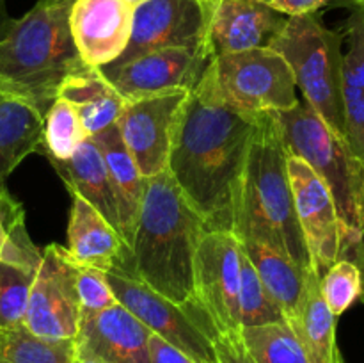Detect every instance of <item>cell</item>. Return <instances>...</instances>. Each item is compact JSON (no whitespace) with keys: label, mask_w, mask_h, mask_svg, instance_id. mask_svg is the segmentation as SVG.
Returning a JSON list of instances; mask_svg holds the SVG:
<instances>
[{"label":"cell","mask_w":364,"mask_h":363,"mask_svg":"<svg viewBox=\"0 0 364 363\" xmlns=\"http://www.w3.org/2000/svg\"><path fill=\"white\" fill-rule=\"evenodd\" d=\"M77 363H96V362H95V359H91V358H84V356L77 354Z\"/></svg>","instance_id":"41"},{"label":"cell","mask_w":364,"mask_h":363,"mask_svg":"<svg viewBox=\"0 0 364 363\" xmlns=\"http://www.w3.org/2000/svg\"><path fill=\"white\" fill-rule=\"evenodd\" d=\"M36 270L0 262V333L21 326Z\"/></svg>","instance_id":"31"},{"label":"cell","mask_w":364,"mask_h":363,"mask_svg":"<svg viewBox=\"0 0 364 363\" xmlns=\"http://www.w3.org/2000/svg\"><path fill=\"white\" fill-rule=\"evenodd\" d=\"M206 224L167 171L146 178L135 226L134 278L151 290L187 305L194 299V260Z\"/></svg>","instance_id":"2"},{"label":"cell","mask_w":364,"mask_h":363,"mask_svg":"<svg viewBox=\"0 0 364 363\" xmlns=\"http://www.w3.org/2000/svg\"><path fill=\"white\" fill-rule=\"evenodd\" d=\"M187 95V89H178L124 102L116 127L144 178L167 171L174 128Z\"/></svg>","instance_id":"11"},{"label":"cell","mask_w":364,"mask_h":363,"mask_svg":"<svg viewBox=\"0 0 364 363\" xmlns=\"http://www.w3.org/2000/svg\"><path fill=\"white\" fill-rule=\"evenodd\" d=\"M43 249L32 242L25 226V210L9 191L0 196V262L38 270Z\"/></svg>","instance_id":"28"},{"label":"cell","mask_w":364,"mask_h":363,"mask_svg":"<svg viewBox=\"0 0 364 363\" xmlns=\"http://www.w3.org/2000/svg\"><path fill=\"white\" fill-rule=\"evenodd\" d=\"M288 152L272 112L262 114L249 144L233 210L235 237H256L290 256L304 273L311 256L295 214Z\"/></svg>","instance_id":"3"},{"label":"cell","mask_w":364,"mask_h":363,"mask_svg":"<svg viewBox=\"0 0 364 363\" xmlns=\"http://www.w3.org/2000/svg\"><path fill=\"white\" fill-rule=\"evenodd\" d=\"M48 160L60 180L64 182L68 191L71 194L80 196L89 205L95 206L119 231L116 199H114L112 189H110L109 177H107L105 162H103V157L96 142L87 137L68 159Z\"/></svg>","instance_id":"20"},{"label":"cell","mask_w":364,"mask_h":363,"mask_svg":"<svg viewBox=\"0 0 364 363\" xmlns=\"http://www.w3.org/2000/svg\"><path fill=\"white\" fill-rule=\"evenodd\" d=\"M240 255L233 231L206 230L194 260V299L219 333L240 331Z\"/></svg>","instance_id":"10"},{"label":"cell","mask_w":364,"mask_h":363,"mask_svg":"<svg viewBox=\"0 0 364 363\" xmlns=\"http://www.w3.org/2000/svg\"><path fill=\"white\" fill-rule=\"evenodd\" d=\"M323 301L336 317L347 312L363 295L361 270L354 262L341 258L334 262L320 278Z\"/></svg>","instance_id":"32"},{"label":"cell","mask_w":364,"mask_h":363,"mask_svg":"<svg viewBox=\"0 0 364 363\" xmlns=\"http://www.w3.org/2000/svg\"><path fill=\"white\" fill-rule=\"evenodd\" d=\"M128 4H130L132 7H137V6H141L142 2H146V0H127Z\"/></svg>","instance_id":"42"},{"label":"cell","mask_w":364,"mask_h":363,"mask_svg":"<svg viewBox=\"0 0 364 363\" xmlns=\"http://www.w3.org/2000/svg\"><path fill=\"white\" fill-rule=\"evenodd\" d=\"M201 78L223 102L252 116L283 112L299 103L294 73L272 48L213 57Z\"/></svg>","instance_id":"7"},{"label":"cell","mask_w":364,"mask_h":363,"mask_svg":"<svg viewBox=\"0 0 364 363\" xmlns=\"http://www.w3.org/2000/svg\"><path fill=\"white\" fill-rule=\"evenodd\" d=\"M11 21H13V18L7 14V9H6V0H0V39L4 38V34L7 32V28H9Z\"/></svg>","instance_id":"38"},{"label":"cell","mask_w":364,"mask_h":363,"mask_svg":"<svg viewBox=\"0 0 364 363\" xmlns=\"http://www.w3.org/2000/svg\"><path fill=\"white\" fill-rule=\"evenodd\" d=\"M107 281L117 302L130 310L153 335L191 356L196 363H219L213 340L187 310L174 305L137 278L109 270Z\"/></svg>","instance_id":"9"},{"label":"cell","mask_w":364,"mask_h":363,"mask_svg":"<svg viewBox=\"0 0 364 363\" xmlns=\"http://www.w3.org/2000/svg\"><path fill=\"white\" fill-rule=\"evenodd\" d=\"M149 354H151V363H196L191 356L173 347L156 335H151L149 338Z\"/></svg>","instance_id":"35"},{"label":"cell","mask_w":364,"mask_h":363,"mask_svg":"<svg viewBox=\"0 0 364 363\" xmlns=\"http://www.w3.org/2000/svg\"><path fill=\"white\" fill-rule=\"evenodd\" d=\"M348 48L343 53V107L347 142L364 162V6H350Z\"/></svg>","instance_id":"25"},{"label":"cell","mask_w":364,"mask_h":363,"mask_svg":"<svg viewBox=\"0 0 364 363\" xmlns=\"http://www.w3.org/2000/svg\"><path fill=\"white\" fill-rule=\"evenodd\" d=\"M77 292L82 313H92L114 306L117 302L114 290L107 281L105 270L78 263Z\"/></svg>","instance_id":"33"},{"label":"cell","mask_w":364,"mask_h":363,"mask_svg":"<svg viewBox=\"0 0 364 363\" xmlns=\"http://www.w3.org/2000/svg\"><path fill=\"white\" fill-rule=\"evenodd\" d=\"M327 2H331V0H269L270 6L276 7L277 11H281L287 16L316 13Z\"/></svg>","instance_id":"36"},{"label":"cell","mask_w":364,"mask_h":363,"mask_svg":"<svg viewBox=\"0 0 364 363\" xmlns=\"http://www.w3.org/2000/svg\"><path fill=\"white\" fill-rule=\"evenodd\" d=\"M272 114L288 155L304 160L333 196L343 230V258L364 233V162L306 102Z\"/></svg>","instance_id":"5"},{"label":"cell","mask_w":364,"mask_h":363,"mask_svg":"<svg viewBox=\"0 0 364 363\" xmlns=\"http://www.w3.org/2000/svg\"><path fill=\"white\" fill-rule=\"evenodd\" d=\"M134 7L127 0H75L70 31L85 66L114 63L130 41Z\"/></svg>","instance_id":"17"},{"label":"cell","mask_w":364,"mask_h":363,"mask_svg":"<svg viewBox=\"0 0 364 363\" xmlns=\"http://www.w3.org/2000/svg\"><path fill=\"white\" fill-rule=\"evenodd\" d=\"M267 2H269V0H267Z\"/></svg>","instance_id":"44"},{"label":"cell","mask_w":364,"mask_h":363,"mask_svg":"<svg viewBox=\"0 0 364 363\" xmlns=\"http://www.w3.org/2000/svg\"><path fill=\"white\" fill-rule=\"evenodd\" d=\"M301 338L311 363H343L336 344V315L323 301L320 276L313 269L306 274L304 294L297 313L287 320Z\"/></svg>","instance_id":"22"},{"label":"cell","mask_w":364,"mask_h":363,"mask_svg":"<svg viewBox=\"0 0 364 363\" xmlns=\"http://www.w3.org/2000/svg\"><path fill=\"white\" fill-rule=\"evenodd\" d=\"M87 137V132L73 105L66 100L57 98L45 114L43 144L39 152L46 159L64 160L73 155L75 149Z\"/></svg>","instance_id":"29"},{"label":"cell","mask_w":364,"mask_h":363,"mask_svg":"<svg viewBox=\"0 0 364 363\" xmlns=\"http://www.w3.org/2000/svg\"><path fill=\"white\" fill-rule=\"evenodd\" d=\"M57 98L73 105L89 137L116 125L124 100L100 68L85 66L63 82Z\"/></svg>","instance_id":"21"},{"label":"cell","mask_w":364,"mask_h":363,"mask_svg":"<svg viewBox=\"0 0 364 363\" xmlns=\"http://www.w3.org/2000/svg\"><path fill=\"white\" fill-rule=\"evenodd\" d=\"M6 191H7V187H6V185H0V196H2L4 192H6Z\"/></svg>","instance_id":"43"},{"label":"cell","mask_w":364,"mask_h":363,"mask_svg":"<svg viewBox=\"0 0 364 363\" xmlns=\"http://www.w3.org/2000/svg\"><path fill=\"white\" fill-rule=\"evenodd\" d=\"M0 363H77L71 338H43L21 326L0 333Z\"/></svg>","instance_id":"26"},{"label":"cell","mask_w":364,"mask_h":363,"mask_svg":"<svg viewBox=\"0 0 364 363\" xmlns=\"http://www.w3.org/2000/svg\"><path fill=\"white\" fill-rule=\"evenodd\" d=\"M205 13V50L210 59L269 48L288 16L267 0H199Z\"/></svg>","instance_id":"13"},{"label":"cell","mask_w":364,"mask_h":363,"mask_svg":"<svg viewBox=\"0 0 364 363\" xmlns=\"http://www.w3.org/2000/svg\"><path fill=\"white\" fill-rule=\"evenodd\" d=\"M92 141L100 148L105 162L107 177L117 206L119 217V235L132 249L142 198H144L146 178L139 171L137 164L132 159L130 152L121 139L116 125L105 128L100 134L92 135Z\"/></svg>","instance_id":"19"},{"label":"cell","mask_w":364,"mask_h":363,"mask_svg":"<svg viewBox=\"0 0 364 363\" xmlns=\"http://www.w3.org/2000/svg\"><path fill=\"white\" fill-rule=\"evenodd\" d=\"M341 2L348 4V6H364V0H341Z\"/></svg>","instance_id":"40"},{"label":"cell","mask_w":364,"mask_h":363,"mask_svg":"<svg viewBox=\"0 0 364 363\" xmlns=\"http://www.w3.org/2000/svg\"><path fill=\"white\" fill-rule=\"evenodd\" d=\"M287 166L295 214L311 256V269L322 278L341 258L343 249V230L336 205L327 185L304 160L288 155Z\"/></svg>","instance_id":"12"},{"label":"cell","mask_w":364,"mask_h":363,"mask_svg":"<svg viewBox=\"0 0 364 363\" xmlns=\"http://www.w3.org/2000/svg\"><path fill=\"white\" fill-rule=\"evenodd\" d=\"M219 363H256L242 342L240 331L219 333L213 340Z\"/></svg>","instance_id":"34"},{"label":"cell","mask_w":364,"mask_h":363,"mask_svg":"<svg viewBox=\"0 0 364 363\" xmlns=\"http://www.w3.org/2000/svg\"><path fill=\"white\" fill-rule=\"evenodd\" d=\"M45 117L27 103L0 91V185L27 159L41 149Z\"/></svg>","instance_id":"24"},{"label":"cell","mask_w":364,"mask_h":363,"mask_svg":"<svg viewBox=\"0 0 364 363\" xmlns=\"http://www.w3.org/2000/svg\"><path fill=\"white\" fill-rule=\"evenodd\" d=\"M343 258H347V260H350V262H354L355 265L359 267V270H361V278H363V295H361V301H364V233L361 235V238H359V241L355 242V244L352 246V248L348 249L347 253H345Z\"/></svg>","instance_id":"37"},{"label":"cell","mask_w":364,"mask_h":363,"mask_svg":"<svg viewBox=\"0 0 364 363\" xmlns=\"http://www.w3.org/2000/svg\"><path fill=\"white\" fill-rule=\"evenodd\" d=\"M259 116L228 105L203 78L181 105L167 173L208 230H233L235 198Z\"/></svg>","instance_id":"1"},{"label":"cell","mask_w":364,"mask_h":363,"mask_svg":"<svg viewBox=\"0 0 364 363\" xmlns=\"http://www.w3.org/2000/svg\"><path fill=\"white\" fill-rule=\"evenodd\" d=\"M151 331L123 305L82 313L75 337L77 354L96 363H151Z\"/></svg>","instance_id":"16"},{"label":"cell","mask_w":364,"mask_h":363,"mask_svg":"<svg viewBox=\"0 0 364 363\" xmlns=\"http://www.w3.org/2000/svg\"><path fill=\"white\" fill-rule=\"evenodd\" d=\"M205 50L162 48L142 53L119 66L100 68L124 102L187 89L191 91L210 63Z\"/></svg>","instance_id":"15"},{"label":"cell","mask_w":364,"mask_h":363,"mask_svg":"<svg viewBox=\"0 0 364 363\" xmlns=\"http://www.w3.org/2000/svg\"><path fill=\"white\" fill-rule=\"evenodd\" d=\"M77 273L78 263L66 248L59 244L43 248L23 320L28 331L43 338L75 340L82 315Z\"/></svg>","instance_id":"8"},{"label":"cell","mask_w":364,"mask_h":363,"mask_svg":"<svg viewBox=\"0 0 364 363\" xmlns=\"http://www.w3.org/2000/svg\"><path fill=\"white\" fill-rule=\"evenodd\" d=\"M38 2L45 6H59V4H73L75 0H38Z\"/></svg>","instance_id":"39"},{"label":"cell","mask_w":364,"mask_h":363,"mask_svg":"<svg viewBox=\"0 0 364 363\" xmlns=\"http://www.w3.org/2000/svg\"><path fill=\"white\" fill-rule=\"evenodd\" d=\"M288 63L304 102L336 135L347 139L343 107V38L315 13L288 16L270 43Z\"/></svg>","instance_id":"6"},{"label":"cell","mask_w":364,"mask_h":363,"mask_svg":"<svg viewBox=\"0 0 364 363\" xmlns=\"http://www.w3.org/2000/svg\"><path fill=\"white\" fill-rule=\"evenodd\" d=\"M238 242L255 265L270 298L281 308L284 319H291L301 305L308 273H304L290 256H287L262 238L240 237Z\"/></svg>","instance_id":"23"},{"label":"cell","mask_w":364,"mask_h":363,"mask_svg":"<svg viewBox=\"0 0 364 363\" xmlns=\"http://www.w3.org/2000/svg\"><path fill=\"white\" fill-rule=\"evenodd\" d=\"M71 201L68 253L77 263L100 270H119L134 278V255L119 231L80 196Z\"/></svg>","instance_id":"18"},{"label":"cell","mask_w":364,"mask_h":363,"mask_svg":"<svg viewBox=\"0 0 364 363\" xmlns=\"http://www.w3.org/2000/svg\"><path fill=\"white\" fill-rule=\"evenodd\" d=\"M162 48L205 50V13L199 0H146L134 7L130 41L107 66H119Z\"/></svg>","instance_id":"14"},{"label":"cell","mask_w":364,"mask_h":363,"mask_svg":"<svg viewBox=\"0 0 364 363\" xmlns=\"http://www.w3.org/2000/svg\"><path fill=\"white\" fill-rule=\"evenodd\" d=\"M242 248V246H240ZM240 327L262 326V324L281 322L284 319L277 302L270 298L269 290L259 280L255 265L242 249L240 255Z\"/></svg>","instance_id":"30"},{"label":"cell","mask_w":364,"mask_h":363,"mask_svg":"<svg viewBox=\"0 0 364 363\" xmlns=\"http://www.w3.org/2000/svg\"><path fill=\"white\" fill-rule=\"evenodd\" d=\"M240 337L256 363H311L301 338L287 320L240 327Z\"/></svg>","instance_id":"27"},{"label":"cell","mask_w":364,"mask_h":363,"mask_svg":"<svg viewBox=\"0 0 364 363\" xmlns=\"http://www.w3.org/2000/svg\"><path fill=\"white\" fill-rule=\"evenodd\" d=\"M71 4H36L0 39V91L43 117L63 82L85 68L70 31Z\"/></svg>","instance_id":"4"}]
</instances>
